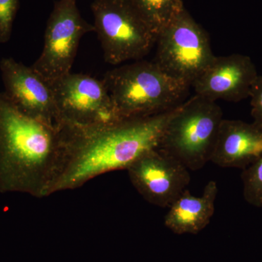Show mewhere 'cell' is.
I'll list each match as a JSON object with an SVG mask.
<instances>
[{
    "label": "cell",
    "mask_w": 262,
    "mask_h": 262,
    "mask_svg": "<svg viewBox=\"0 0 262 262\" xmlns=\"http://www.w3.org/2000/svg\"><path fill=\"white\" fill-rule=\"evenodd\" d=\"M91 10L106 63L141 59L156 43V35L129 0H94Z\"/></svg>",
    "instance_id": "obj_5"
},
{
    "label": "cell",
    "mask_w": 262,
    "mask_h": 262,
    "mask_svg": "<svg viewBox=\"0 0 262 262\" xmlns=\"http://www.w3.org/2000/svg\"><path fill=\"white\" fill-rule=\"evenodd\" d=\"M218 186L215 181L206 184L201 196L187 189L169 207L164 220L165 227L177 234L199 233L209 225L215 213Z\"/></svg>",
    "instance_id": "obj_13"
},
{
    "label": "cell",
    "mask_w": 262,
    "mask_h": 262,
    "mask_svg": "<svg viewBox=\"0 0 262 262\" xmlns=\"http://www.w3.org/2000/svg\"><path fill=\"white\" fill-rule=\"evenodd\" d=\"M158 37L184 11L182 0H129Z\"/></svg>",
    "instance_id": "obj_14"
},
{
    "label": "cell",
    "mask_w": 262,
    "mask_h": 262,
    "mask_svg": "<svg viewBox=\"0 0 262 262\" xmlns=\"http://www.w3.org/2000/svg\"><path fill=\"white\" fill-rule=\"evenodd\" d=\"M77 8V0L55 3L45 32L44 47L32 66L50 84L71 73L82 37L95 32Z\"/></svg>",
    "instance_id": "obj_8"
},
{
    "label": "cell",
    "mask_w": 262,
    "mask_h": 262,
    "mask_svg": "<svg viewBox=\"0 0 262 262\" xmlns=\"http://www.w3.org/2000/svg\"><path fill=\"white\" fill-rule=\"evenodd\" d=\"M245 201L251 206L262 208V156L243 170Z\"/></svg>",
    "instance_id": "obj_15"
},
{
    "label": "cell",
    "mask_w": 262,
    "mask_h": 262,
    "mask_svg": "<svg viewBox=\"0 0 262 262\" xmlns=\"http://www.w3.org/2000/svg\"><path fill=\"white\" fill-rule=\"evenodd\" d=\"M61 154L59 126L25 115L0 93V192L47 198Z\"/></svg>",
    "instance_id": "obj_2"
},
{
    "label": "cell",
    "mask_w": 262,
    "mask_h": 262,
    "mask_svg": "<svg viewBox=\"0 0 262 262\" xmlns=\"http://www.w3.org/2000/svg\"><path fill=\"white\" fill-rule=\"evenodd\" d=\"M0 71L5 96L21 113L58 126L54 91L42 75L13 58H3Z\"/></svg>",
    "instance_id": "obj_10"
},
{
    "label": "cell",
    "mask_w": 262,
    "mask_h": 262,
    "mask_svg": "<svg viewBox=\"0 0 262 262\" xmlns=\"http://www.w3.org/2000/svg\"><path fill=\"white\" fill-rule=\"evenodd\" d=\"M257 70L249 56L242 54L215 57L211 64L192 84L196 95L239 102L249 98Z\"/></svg>",
    "instance_id": "obj_11"
},
{
    "label": "cell",
    "mask_w": 262,
    "mask_h": 262,
    "mask_svg": "<svg viewBox=\"0 0 262 262\" xmlns=\"http://www.w3.org/2000/svg\"><path fill=\"white\" fill-rule=\"evenodd\" d=\"M223 119L215 101L195 94L180 105L169 121L158 149L189 170H200L211 161Z\"/></svg>",
    "instance_id": "obj_4"
},
{
    "label": "cell",
    "mask_w": 262,
    "mask_h": 262,
    "mask_svg": "<svg viewBox=\"0 0 262 262\" xmlns=\"http://www.w3.org/2000/svg\"><path fill=\"white\" fill-rule=\"evenodd\" d=\"M249 98L253 121L262 125V75H258L253 82Z\"/></svg>",
    "instance_id": "obj_17"
},
{
    "label": "cell",
    "mask_w": 262,
    "mask_h": 262,
    "mask_svg": "<svg viewBox=\"0 0 262 262\" xmlns=\"http://www.w3.org/2000/svg\"><path fill=\"white\" fill-rule=\"evenodd\" d=\"M51 85L58 110V125L98 126L123 120L102 80L84 74L70 73Z\"/></svg>",
    "instance_id": "obj_7"
},
{
    "label": "cell",
    "mask_w": 262,
    "mask_h": 262,
    "mask_svg": "<svg viewBox=\"0 0 262 262\" xmlns=\"http://www.w3.org/2000/svg\"><path fill=\"white\" fill-rule=\"evenodd\" d=\"M122 120L158 115L180 105L189 86L165 74L155 61H137L102 79Z\"/></svg>",
    "instance_id": "obj_3"
},
{
    "label": "cell",
    "mask_w": 262,
    "mask_h": 262,
    "mask_svg": "<svg viewBox=\"0 0 262 262\" xmlns=\"http://www.w3.org/2000/svg\"><path fill=\"white\" fill-rule=\"evenodd\" d=\"M261 156V124L223 119L212 155V163L222 168L244 170Z\"/></svg>",
    "instance_id": "obj_12"
},
{
    "label": "cell",
    "mask_w": 262,
    "mask_h": 262,
    "mask_svg": "<svg viewBox=\"0 0 262 262\" xmlns=\"http://www.w3.org/2000/svg\"><path fill=\"white\" fill-rule=\"evenodd\" d=\"M131 184L150 204L169 208L187 189L189 170L163 150H151L127 169Z\"/></svg>",
    "instance_id": "obj_9"
},
{
    "label": "cell",
    "mask_w": 262,
    "mask_h": 262,
    "mask_svg": "<svg viewBox=\"0 0 262 262\" xmlns=\"http://www.w3.org/2000/svg\"><path fill=\"white\" fill-rule=\"evenodd\" d=\"M156 43L155 63L189 87L215 57L208 34L185 10L158 34Z\"/></svg>",
    "instance_id": "obj_6"
},
{
    "label": "cell",
    "mask_w": 262,
    "mask_h": 262,
    "mask_svg": "<svg viewBox=\"0 0 262 262\" xmlns=\"http://www.w3.org/2000/svg\"><path fill=\"white\" fill-rule=\"evenodd\" d=\"M180 105L158 115L111 125H58L61 159L48 196L77 189L108 172L127 170L142 155L159 148L165 127Z\"/></svg>",
    "instance_id": "obj_1"
},
{
    "label": "cell",
    "mask_w": 262,
    "mask_h": 262,
    "mask_svg": "<svg viewBox=\"0 0 262 262\" xmlns=\"http://www.w3.org/2000/svg\"><path fill=\"white\" fill-rule=\"evenodd\" d=\"M19 8V0H0V43L10 40Z\"/></svg>",
    "instance_id": "obj_16"
}]
</instances>
